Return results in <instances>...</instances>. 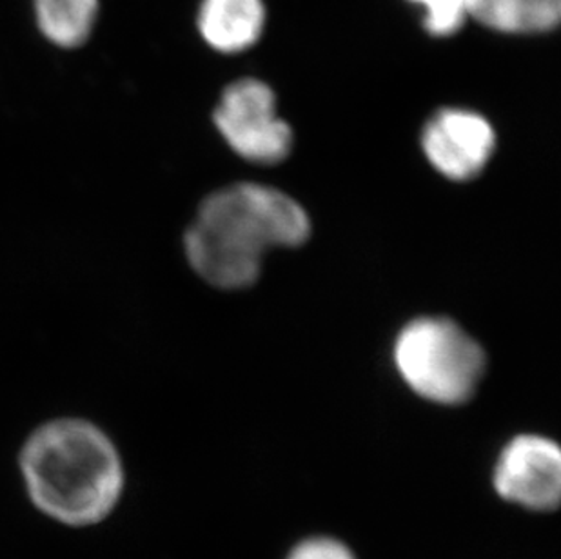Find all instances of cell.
<instances>
[{
    "mask_svg": "<svg viewBox=\"0 0 561 559\" xmlns=\"http://www.w3.org/2000/svg\"><path fill=\"white\" fill-rule=\"evenodd\" d=\"M37 26L59 48H79L90 38L99 0H33Z\"/></svg>",
    "mask_w": 561,
    "mask_h": 559,
    "instance_id": "cell-9",
    "label": "cell"
},
{
    "mask_svg": "<svg viewBox=\"0 0 561 559\" xmlns=\"http://www.w3.org/2000/svg\"><path fill=\"white\" fill-rule=\"evenodd\" d=\"M287 559H356L342 541L333 538H311L298 544Z\"/></svg>",
    "mask_w": 561,
    "mask_h": 559,
    "instance_id": "cell-11",
    "label": "cell"
},
{
    "mask_svg": "<svg viewBox=\"0 0 561 559\" xmlns=\"http://www.w3.org/2000/svg\"><path fill=\"white\" fill-rule=\"evenodd\" d=\"M33 505L69 527H90L123 497L124 469L112 440L93 423L64 418L38 427L21 453Z\"/></svg>",
    "mask_w": 561,
    "mask_h": 559,
    "instance_id": "cell-2",
    "label": "cell"
},
{
    "mask_svg": "<svg viewBox=\"0 0 561 559\" xmlns=\"http://www.w3.org/2000/svg\"><path fill=\"white\" fill-rule=\"evenodd\" d=\"M215 126L234 153L253 164H280L291 153V127L276 115L275 91L262 80L228 85L215 110Z\"/></svg>",
    "mask_w": 561,
    "mask_h": 559,
    "instance_id": "cell-4",
    "label": "cell"
},
{
    "mask_svg": "<svg viewBox=\"0 0 561 559\" xmlns=\"http://www.w3.org/2000/svg\"><path fill=\"white\" fill-rule=\"evenodd\" d=\"M431 164L450 180H471L488 166L496 135L488 118L467 110L447 107L436 113L422 133Z\"/></svg>",
    "mask_w": 561,
    "mask_h": 559,
    "instance_id": "cell-6",
    "label": "cell"
},
{
    "mask_svg": "<svg viewBox=\"0 0 561 559\" xmlns=\"http://www.w3.org/2000/svg\"><path fill=\"white\" fill-rule=\"evenodd\" d=\"M265 24L262 0H202L198 30L213 49L240 54L259 43Z\"/></svg>",
    "mask_w": 561,
    "mask_h": 559,
    "instance_id": "cell-7",
    "label": "cell"
},
{
    "mask_svg": "<svg viewBox=\"0 0 561 559\" xmlns=\"http://www.w3.org/2000/svg\"><path fill=\"white\" fill-rule=\"evenodd\" d=\"M467 16L499 33L530 35L557 30L561 0H466Z\"/></svg>",
    "mask_w": 561,
    "mask_h": 559,
    "instance_id": "cell-8",
    "label": "cell"
},
{
    "mask_svg": "<svg viewBox=\"0 0 561 559\" xmlns=\"http://www.w3.org/2000/svg\"><path fill=\"white\" fill-rule=\"evenodd\" d=\"M494 489L514 505L554 511L561 498L560 447L535 434L514 438L494 467Z\"/></svg>",
    "mask_w": 561,
    "mask_h": 559,
    "instance_id": "cell-5",
    "label": "cell"
},
{
    "mask_svg": "<svg viewBox=\"0 0 561 559\" xmlns=\"http://www.w3.org/2000/svg\"><path fill=\"white\" fill-rule=\"evenodd\" d=\"M403 380L425 400L456 406L477 392L485 354L474 338L447 318H419L394 345Z\"/></svg>",
    "mask_w": 561,
    "mask_h": 559,
    "instance_id": "cell-3",
    "label": "cell"
},
{
    "mask_svg": "<svg viewBox=\"0 0 561 559\" xmlns=\"http://www.w3.org/2000/svg\"><path fill=\"white\" fill-rule=\"evenodd\" d=\"M311 232L308 213L282 191L234 184L207 196L186 232L191 267L220 289L254 284L271 249L297 248Z\"/></svg>",
    "mask_w": 561,
    "mask_h": 559,
    "instance_id": "cell-1",
    "label": "cell"
},
{
    "mask_svg": "<svg viewBox=\"0 0 561 559\" xmlns=\"http://www.w3.org/2000/svg\"><path fill=\"white\" fill-rule=\"evenodd\" d=\"M425 10V32L433 37H449L467 21L466 0H411Z\"/></svg>",
    "mask_w": 561,
    "mask_h": 559,
    "instance_id": "cell-10",
    "label": "cell"
}]
</instances>
